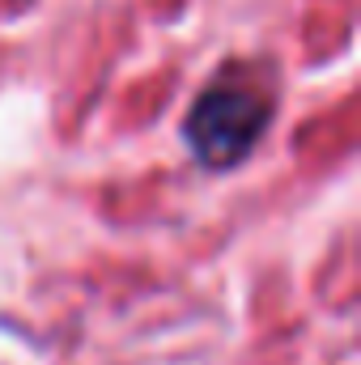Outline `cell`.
<instances>
[{
    "instance_id": "cell-1",
    "label": "cell",
    "mask_w": 361,
    "mask_h": 365,
    "mask_svg": "<svg viewBox=\"0 0 361 365\" xmlns=\"http://www.w3.org/2000/svg\"><path fill=\"white\" fill-rule=\"evenodd\" d=\"M272 119V102L255 86L217 81L191 102V115L183 123L187 149L208 170H234L243 166L255 145L264 140Z\"/></svg>"
}]
</instances>
